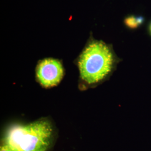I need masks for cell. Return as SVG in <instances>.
<instances>
[{"mask_svg": "<svg viewBox=\"0 0 151 151\" xmlns=\"http://www.w3.org/2000/svg\"><path fill=\"white\" fill-rule=\"evenodd\" d=\"M77 61L81 80L92 85L105 80L113 73L119 58L110 45L90 38Z\"/></svg>", "mask_w": 151, "mask_h": 151, "instance_id": "1", "label": "cell"}, {"mask_svg": "<svg viewBox=\"0 0 151 151\" xmlns=\"http://www.w3.org/2000/svg\"><path fill=\"white\" fill-rule=\"evenodd\" d=\"M53 132L52 124L44 119L25 125H14L7 132L5 144L16 151H47Z\"/></svg>", "mask_w": 151, "mask_h": 151, "instance_id": "2", "label": "cell"}, {"mask_svg": "<svg viewBox=\"0 0 151 151\" xmlns=\"http://www.w3.org/2000/svg\"><path fill=\"white\" fill-rule=\"evenodd\" d=\"M65 74L61 62L54 58H45L38 62L36 77L38 82L45 88L58 85Z\"/></svg>", "mask_w": 151, "mask_h": 151, "instance_id": "3", "label": "cell"}, {"mask_svg": "<svg viewBox=\"0 0 151 151\" xmlns=\"http://www.w3.org/2000/svg\"><path fill=\"white\" fill-rule=\"evenodd\" d=\"M145 19L143 16L130 15L124 19L125 25L130 29H135L139 27L144 22Z\"/></svg>", "mask_w": 151, "mask_h": 151, "instance_id": "4", "label": "cell"}, {"mask_svg": "<svg viewBox=\"0 0 151 151\" xmlns=\"http://www.w3.org/2000/svg\"><path fill=\"white\" fill-rule=\"evenodd\" d=\"M0 151H16L14 149L11 148L10 147L6 145L5 143L1 147Z\"/></svg>", "mask_w": 151, "mask_h": 151, "instance_id": "5", "label": "cell"}, {"mask_svg": "<svg viewBox=\"0 0 151 151\" xmlns=\"http://www.w3.org/2000/svg\"><path fill=\"white\" fill-rule=\"evenodd\" d=\"M148 29H149V32H150V34H151V23L150 24V25H149Z\"/></svg>", "mask_w": 151, "mask_h": 151, "instance_id": "6", "label": "cell"}]
</instances>
